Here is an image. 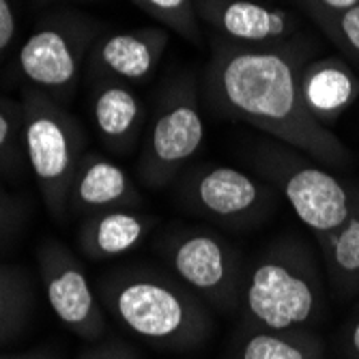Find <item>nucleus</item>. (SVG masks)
Returning <instances> with one entry per match:
<instances>
[{
	"instance_id": "obj_22",
	"label": "nucleus",
	"mask_w": 359,
	"mask_h": 359,
	"mask_svg": "<svg viewBox=\"0 0 359 359\" xmlns=\"http://www.w3.org/2000/svg\"><path fill=\"white\" fill-rule=\"evenodd\" d=\"M325 26H334V37L336 41L346 48L353 56L359 58V5L346 9L344 13L323 22Z\"/></svg>"
},
{
	"instance_id": "obj_16",
	"label": "nucleus",
	"mask_w": 359,
	"mask_h": 359,
	"mask_svg": "<svg viewBox=\"0 0 359 359\" xmlns=\"http://www.w3.org/2000/svg\"><path fill=\"white\" fill-rule=\"evenodd\" d=\"M304 106L318 123L336 121L359 97V78L340 58H323L304 65L299 74Z\"/></svg>"
},
{
	"instance_id": "obj_10",
	"label": "nucleus",
	"mask_w": 359,
	"mask_h": 359,
	"mask_svg": "<svg viewBox=\"0 0 359 359\" xmlns=\"http://www.w3.org/2000/svg\"><path fill=\"white\" fill-rule=\"evenodd\" d=\"M39 276L56 318L78 338L95 342L106 334V314L80 260L56 239L37 252Z\"/></svg>"
},
{
	"instance_id": "obj_2",
	"label": "nucleus",
	"mask_w": 359,
	"mask_h": 359,
	"mask_svg": "<svg viewBox=\"0 0 359 359\" xmlns=\"http://www.w3.org/2000/svg\"><path fill=\"white\" fill-rule=\"evenodd\" d=\"M108 312L140 340L166 351L203 346L213 318L205 302L177 276L149 267L112 271L100 284Z\"/></svg>"
},
{
	"instance_id": "obj_17",
	"label": "nucleus",
	"mask_w": 359,
	"mask_h": 359,
	"mask_svg": "<svg viewBox=\"0 0 359 359\" xmlns=\"http://www.w3.org/2000/svg\"><path fill=\"white\" fill-rule=\"evenodd\" d=\"M235 359H325V344L304 327L267 330L250 325L237 340Z\"/></svg>"
},
{
	"instance_id": "obj_25",
	"label": "nucleus",
	"mask_w": 359,
	"mask_h": 359,
	"mask_svg": "<svg viewBox=\"0 0 359 359\" xmlns=\"http://www.w3.org/2000/svg\"><path fill=\"white\" fill-rule=\"evenodd\" d=\"M310 5L316 11V18L320 22H327L340 13H344L346 9L359 5V0H310Z\"/></svg>"
},
{
	"instance_id": "obj_24",
	"label": "nucleus",
	"mask_w": 359,
	"mask_h": 359,
	"mask_svg": "<svg viewBox=\"0 0 359 359\" xmlns=\"http://www.w3.org/2000/svg\"><path fill=\"white\" fill-rule=\"evenodd\" d=\"M78 359H136V355L132 348L121 342H106L102 346H95V348L80 353Z\"/></svg>"
},
{
	"instance_id": "obj_5",
	"label": "nucleus",
	"mask_w": 359,
	"mask_h": 359,
	"mask_svg": "<svg viewBox=\"0 0 359 359\" xmlns=\"http://www.w3.org/2000/svg\"><path fill=\"white\" fill-rule=\"evenodd\" d=\"M198 100V82L191 74L179 76L161 93L138 155L136 172L142 185L166 187L203 149L205 118Z\"/></svg>"
},
{
	"instance_id": "obj_18",
	"label": "nucleus",
	"mask_w": 359,
	"mask_h": 359,
	"mask_svg": "<svg viewBox=\"0 0 359 359\" xmlns=\"http://www.w3.org/2000/svg\"><path fill=\"white\" fill-rule=\"evenodd\" d=\"M325 271L338 295L359 292V194L348 219L327 237L318 239Z\"/></svg>"
},
{
	"instance_id": "obj_23",
	"label": "nucleus",
	"mask_w": 359,
	"mask_h": 359,
	"mask_svg": "<svg viewBox=\"0 0 359 359\" xmlns=\"http://www.w3.org/2000/svg\"><path fill=\"white\" fill-rule=\"evenodd\" d=\"M18 32V18L11 0H0V62L11 50Z\"/></svg>"
},
{
	"instance_id": "obj_4",
	"label": "nucleus",
	"mask_w": 359,
	"mask_h": 359,
	"mask_svg": "<svg viewBox=\"0 0 359 359\" xmlns=\"http://www.w3.org/2000/svg\"><path fill=\"white\" fill-rule=\"evenodd\" d=\"M20 106L28 168L48 213L60 222L67 215L72 183L86 153L84 129L62 104L39 90L28 88Z\"/></svg>"
},
{
	"instance_id": "obj_9",
	"label": "nucleus",
	"mask_w": 359,
	"mask_h": 359,
	"mask_svg": "<svg viewBox=\"0 0 359 359\" xmlns=\"http://www.w3.org/2000/svg\"><path fill=\"white\" fill-rule=\"evenodd\" d=\"M172 273L203 302L217 310H233L241 295V260L237 250L222 237L187 228L166 248Z\"/></svg>"
},
{
	"instance_id": "obj_1",
	"label": "nucleus",
	"mask_w": 359,
	"mask_h": 359,
	"mask_svg": "<svg viewBox=\"0 0 359 359\" xmlns=\"http://www.w3.org/2000/svg\"><path fill=\"white\" fill-rule=\"evenodd\" d=\"M302 69L304 56L295 46L254 50L215 39L205 72L207 104L217 116L250 123L318 164L348 166V149L304 106Z\"/></svg>"
},
{
	"instance_id": "obj_7",
	"label": "nucleus",
	"mask_w": 359,
	"mask_h": 359,
	"mask_svg": "<svg viewBox=\"0 0 359 359\" xmlns=\"http://www.w3.org/2000/svg\"><path fill=\"white\" fill-rule=\"evenodd\" d=\"M97 24L78 15H56L41 24L22 43L18 67L32 90L58 104L72 100L84 67Z\"/></svg>"
},
{
	"instance_id": "obj_15",
	"label": "nucleus",
	"mask_w": 359,
	"mask_h": 359,
	"mask_svg": "<svg viewBox=\"0 0 359 359\" xmlns=\"http://www.w3.org/2000/svg\"><path fill=\"white\" fill-rule=\"evenodd\" d=\"M153 226L155 219L138 209H110L84 217L76 241L84 256L100 263L136 250Z\"/></svg>"
},
{
	"instance_id": "obj_27",
	"label": "nucleus",
	"mask_w": 359,
	"mask_h": 359,
	"mask_svg": "<svg viewBox=\"0 0 359 359\" xmlns=\"http://www.w3.org/2000/svg\"><path fill=\"white\" fill-rule=\"evenodd\" d=\"M13 222H15L13 203L9 201V196H5L3 191H0V235H3L5 231H9Z\"/></svg>"
},
{
	"instance_id": "obj_14",
	"label": "nucleus",
	"mask_w": 359,
	"mask_h": 359,
	"mask_svg": "<svg viewBox=\"0 0 359 359\" xmlns=\"http://www.w3.org/2000/svg\"><path fill=\"white\" fill-rule=\"evenodd\" d=\"M90 121L106 151L112 155H129L144 132L147 110L129 84L102 80L93 86Z\"/></svg>"
},
{
	"instance_id": "obj_8",
	"label": "nucleus",
	"mask_w": 359,
	"mask_h": 359,
	"mask_svg": "<svg viewBox=\"0 0 359 359\" xmlns=\"http://www.w3.org/2000/svg\"><path fill=\"white\" fill-rule=\"evenodd\" d=\"M179 198L191 213L228 228L256 226L276 207V194L267 183L224 164L187 172L179 183Z\"/></svg>"
},
{
	"instance_id": "obj_28",
	"label": "nucleus",
	"mask_w": 359,
	"mask_h": 359,
	"mask_svg": "<svg viewBox=\"0 0 359 359\" xmlns=\"http://www.w3.org/2000/svg\"><path fill=\"white\" fill-rule=\"evenodd\" d=\"M0 359H46V357H37V355H28V357H0Z\"/></svg>"
},
{
	"instance_id": "obj_12",
	"label": "nucleus",
	"mask_w": 359,
	"mask_h": 359,
	"mask_svg": "<svg viewBox=\"0 0 359 359\" xmlns=\"http://www.w3.org/2000/svg\"><path fill=\"white\" fill-rule=\"evenodd\" d=\"M170 43V30L147 26L121 30L97 39L88 54V76L93 82L112 80L123 84H142L151 80Z\"/></svg>"
},
{
	"instance_id": "obj_11",
	"label": "nucleus",
	"mask_w": 359,
	"mask_h": 359,
	"mask_svg": "<svg viewBox=\"0 0 359 359\" xmlns=\"http://www.w3.org/2000/svg\"><path fill=\"white\" fill-rule=\"evenodd\" d=\"M201 24L209 26L217 39L254 50L292 46L297 22L288 11L258 0H194Z\"/></svg>"
},
{
	"instance_id": "obj_3",
	"label": "nucleus",
	"mask_w": 359,
	"mask_h": 359,
	"mask_svg": "<svg viewBox=\"0 0 359 359\" xmlns=\"http://www.w3.org/2000/svg\"><path fill=\"white\" fill-rule=\"evenodd\" d=\"M243 308L250 325L267 330L314 323L325 310V286L308 250L295 241L271 245L243 282Z\"/></svg>"
},
{
	"instance_id": "obj_21",
	"label": "nucleus",
	"mask_w": 359,
	"mask_h": 359,
	"mask_svg": "<svg viewBox=\"0 0 359 359\" xmlns=\"http://www.w3.org/2000/svg\"><path fill=\"white\" fill-rule=\"evenodd\" d=\"M22 106L0 100V166L15 168L22 161Z\"/></svg>"
},
{
	"instance_id": "obj_13",
	"label": "nucleus",
	"mask_w": 359,
	"mask_h": 359,
	"mask_svg": "<svg viewBox=\"0 0 359 359\" xmlns=\"http://www.w3.org/2000/svg\"><path fill=\"white\" fill-rule=\"evenodd\" d=\"M142 203L138 185L121 164L97 151L84 153L72 183L67 213L88 217L110 209H136Z\"/></svg>"
},
{
	"instance_id": "obj_6",
	"label": "nucleus",
	"mask_w": 359,
	"mask_h": 359,
	"mask_svg": "<svg viewBox=\"0 0 359 359\" xmlns=\"http://www.w3.org/2000/svg\"><path fill=\"white\" fill-rule=\"evenodd\" d=\"M254 161L316 239L332 235L348 219L357 194L332 172L310 166L276 147H265Z\"/></svg>"
},
{
	"instance_id": "obj_26",
	"label": "nucleus",
	"mask_w": 359,
	"mask_h": 359,
	"mask_svg": "<svg viewBox=\"0 0 359 359\" xmlns=\"http://www.w3.org/2000/svg\"><path fill=\"white\" fill-rule=\"evenodd\" d=\"M342 346L346 359H359V314L348 323V327L342 336Z\"/></svg>"
},
{
	"instance_id": "obj_19",
	"label": "nucleus",
	"mask_w": 359,
	"mask_h": 359,
	"mask_svg": "<svg viewBox=\"0 0 359 359\" xmlns=\"http://www.w3.org/2000/svg\"><path fill=\"white\" fill-rule=\"evenodd\" d=\"M30 282L13 265L0 263V346L18 338L30 320Z\"/></svg>"
},
{
	"instance_id": "obj_20",
	"label": "nucleus",
	"mask_w": 359,
	"mask_h": 359,
	"mask_svg": "<svg viewBox=\"0 0 359 359\" xmlns=\"http://www.w3.org/2000/svg\"><path fill=\"white\" fill-rule=\"evenodd\" d=\"M132 3L181 39L196 46L203 43V26L194 0H132Z\"/></svg>"
}]
</instances>
